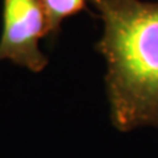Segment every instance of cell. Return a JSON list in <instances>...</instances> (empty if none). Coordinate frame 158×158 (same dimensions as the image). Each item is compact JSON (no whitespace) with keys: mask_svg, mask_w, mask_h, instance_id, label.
Returning <instances> with one entry per match:
<instances>
[{"mask_svg":"<svg viewBox=\"0 0 158 158\" xmlns=\"http://www.w3.org/2000/svg\"><path fill=\"white\" fill-rule=\"evenodd\" d=\"M103 21L95 50L106 59V91L116 129L158 128V2L88 0Z\"/></svg>","mask_w":158,"mask_h":158,"instance_id":"cell-1","label":"cell"},{"mask_svg":"<svg viewBox=\"0 0 158 158\" xmlns=\"http://www.w3.org/2000/svg\"><path fill=\"white\" fill-rule=\"evenodd\" d=\"M42 37H48L42 0H3L0 62L11 61L32 73H41L49 63L38 46Z\"/></svg>","mask_w":158,"mask_h":158,"instance_id":"cell-2","label":"cell"},{"mask_svg":"<svg viewBox=\"0 0 158 158\" xmlns=\"http://www.w3.org/2000/svg\"><path fill=\"white\" fill-rule=\"evenodd\" d=\"M87 0H42L46 15L48 37H57L62 23L82 11H87Z\"/></svg>","mask_w":158,"mask_h":158,"instance_id":"cell-3","label":"cell"}]
</instances>
